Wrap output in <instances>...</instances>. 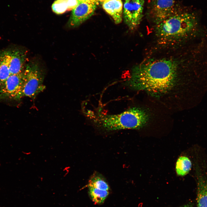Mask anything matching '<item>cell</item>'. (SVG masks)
<instances>
[{"label": "cell", "mask_w": 207, "mask_h": 207, "mask_svg": "<svg viewBox=\"0 0 207 207\" xmlns=\"http://www.w3.org/2000/svg\"><path fill=\"white\" fill-rule=\"evenodd\" d=\"M52 9L56 14H60L67 11L68 5L66 0H56L53 4Z\"/></svg>", "instance_id": "2e32d148"}, {"label": "cell", "mask_w": 207, "mask_h": 207, "mask_svg": "<svg viewBox=\"0 0 207 207\" xmlns=\"http://www.w3.org/2000/svg\"><path fill=\"white\" fill-rule=\"evenodd\" d=\"M80 2H91L97 4L99 2H103V0H79Z\"/></svg>", "instance_id": "ac0fdd59"}, {"label": "cell", "mask_w": 207, "mask_h": 207, "mask_svg": "<svg viewBox=\"0 0 207 207\" xmlns=\"http://www.w3.org/2000/svg\"><path fill=\"white\" fill-rule=\"evenodd\" d=\"M43 71L37 62H30L24 70L23 96L34 99L45 89Z\"/></svg>", "instance_id": "277c9868"}, {"label": "cell", "mask_w": 207, "mask_h": 207, "mask_svg": "<svg viewBox=\"0 0 207 207\" xmlns=\"http://www.w3.org/2000/svg\"><path fill=\"white\" fill-rule=\"evenodd\" d=\"M179 67L178 62L171 58L147 60L133 68L125 85L154 95L162 94L174 85Z\"/></svg>", "instance_id": "6da1fadb"}, {"label": "cell", "mask_w": 207, "mask_h": 207, "mask_svg": "<svg viewBox=\"0 0 207 207\" xmlns=\"http://www.w3.org/2000/svg\"><path fill=\"white\" fill-rule=\"evenodd\" d=\"M149 119L148 113L139 108H131L115 114L97 115L94 122L108 131L125 129H138L144 126Z\"/></svg>", "instance_id": "3957f363"}, {"label": "cell", "mask_w": 207, "mask_h": 207, "mask_svg": "<svg viewBox=\"0 0 207 207\" xmlns=\"http://www.w3.org/2000/svg\"><path fill=\"white\" fill-rule=\"evenodd\" d=\"M1 166V164L0 163V166Z\"/></svg>", "instance_id": "7402d4cb"}, {"label": "cell", "mask_w": 207, "mask_h": 207, "mask_svg": "<svg viewBox=\"0 0 207 207\" xmlns=\"http://www.w3.org/2000/svg\"><path fill=\"white\" fill-rule=\"evenodd\" d=\"M89 193L92 200L95 203H102L109 194V190H102L89 187Z\"/></svg>", "instance_id": "4fadbf2b"}, {"label": "cell", "mask_w": 207, "mask_h": 207, "mask_svg": "<svg viewBox=\"0 0 207 207\" xmlns=\"http://www.w3.org/2000/svg\"><path fill=\"white\" fill-rule=\"evenodd\" d=\"M9 68L4 53L0 55V87L10 75Z\"/></svg>", "instance_id": "5bb4252c"}, {"label": "cell", "mask_w": 207, "mask_h": 207, "mask_svg": "<svg viewBox=\"0 0 207 207\" xmlns=\"http://www.w3.org/2000/svg\"><path fill=\"white\" fill-rule=\"evenodd\" d=\"M197 187V207H207V177L198 165L195 166Z\"/></svg>", "instance_id": "30bf717a"}, {"label": "cell", "mask_w": 207, "mask_h": 207, "mask_svg": "<svg viewBox=\"0 0 207 207\" xmlns=\"http://www.w3.org/2000/svg\"><path fill=\"white\" fill-rule=\"evenodd\" d=\"M68 5L67 11L72 10L80 2L79 0H66Z\"/></svg>", "instance_id": "e0dca14e"}, {"label": "cell", "mask_w": 207, "mask_h": 207, "mask_svg": "<svg viewBox=\"0 0 207 207\" xmlns=\"http://www.w3.org/2000/svg\"><path fill=\"white\" fill-rule=\"evenodd\" d=\"M192 164L187 157H180L176 163V170L177 175L183 176L187 174L191 169Z\"/></svg>", "instance_id": "7c38bea8"}, {"label": "cell", "mask_w": 207, "mask_h": 207, "mask_svg": "<svg viewBox=\"0 0 207 207\" xmlns=\"http://www.w3.org/2000/svg\"><path fill=\"white\" fill-rule=\"evenodd\" d=\"M104 0H103V1Z\"/></svg>", "instance_id": "603a6c76"}, {"label": "cell", "mask_w": 207, "mask_h": 207, "mask_svg": "<svg viewBox=\"0 0 207 207\" xmlns=\"http://www.w3.org/2000/svg\"><path fill=\"white\" fill-rule=\"evenodd\" d=\"M181 207H191V206L189 205H185Z\"/></svg>", "instance_id": "44dd1931"}, {"label": "cell", "mask_w": 207, "mask_h": 207, "mask_svg": "<svg viewBox=\"0 0 207 207\" xmlns=\"http://www.w3.org/2000/svg\"><path fill=\"white\" fill-rule=\"evenodd\" d=\"M24 71L17 74H11L1 87L2 97L18 100L24 96Z\"/></svg>", "instance_id": "52a82bcc"}, {"label": "cell", "mask_w": 207, "mask_h": 207, "mask_svg": "<svg viewBox=\"0 0 207 207\" xmlns=\"http://www.w3.org/2000/svg\"><path fill=\"white\" fill-rule=\"evenodd\" d=\"M179 12L174 0H154L148 14L156 25Z\"/></svg>", "instance_id": "8992f818"}, {"label": "cell", "mask_w": 207, "mask_h": 207, "mask_svg": "<svg viewBox=\"0 0 207 207\" xmlns=\"http://www.w3.org/2000/svg\"><path fill=\"white\" fill-rule=\"evenodd\" d=\"M97 4L91 2H81L72 10L68 22L69 28L77 27L89 19L94 14Z\"/></svg>", "instance_id": "ba28073f"}, {"label": "cell", "mask_w": 207, "mask_h": 207, "mask_svg": "<svg viewBox=\"0 0 207 207\" xmlns=\"http://www.w3.org/2000/svg\"><path fill=\"white\" fill-rule=\"evenodd\" d=\"M144 3V0H125L122 17L131 30L136 29L142 20Z\"/></svg>", "instance_id": "5b68a950"}, {"label": "cell", "mask_w": 207, "mask_h": 207, "mask_svg": "<svg viewBox=\"0 0 207 207\" xmlns=\"http://www.w3.org/2000/svg\"><path fill=\"white\" fill-rule=\"evenodd\" d=\"M88 186L89 187L102 190H109V189L107 183L101 177L97 176H94L90 179Z\"/></svg>", "instance_id": "9a60e30c"}, {"label": "cell", "mask_w": 207, "mask_h": 207, "mask_svg": "<svg viewBox=\"0 0 207 207\" xmlns=\"http://www.w3.org/2000/svg\"><path fill=\"white\" fill-rule=\"evenodd\" d=\"M159 43L163 45L193 43L207 38V30L193 13L179 12L156 24Z\"/></svg>", "instance_id": "7a4b0ae2"}, {"label": "cell", "mask_w": 207, "mask_h": 207, "mask_svg": "<svg viewBox=\"0 0 207 207\" xmlns=\"http://www.w3.org/2000/svg\"><path fill=\"white\" fill-rule=\"evenodd\" d=\"M69 168H70L69 167H65V168H64V169L63 170H65V171H66V174H65L64 175V177L65 176L67 175V173H68V171H69V170H68V169H69Z\"/></svg>", "instance_id": "d6986e66"}, {"label": "cell", "mask_w": 207, "mask_h": 207, "mask_svg": "<svg viewBox=\"0 0 207 207\" xmlns=\"http://www.w3.org/2000/svg\"><path fill=\"white\" fill-rule=\"evenodd\" d=\"M4 53L10 74H17L23 72L26 65V55L25 51L17 50Z\"/></svg>", "instance_id": "9c48e42d"}, {"label": "cell", "mask_w": 207, "mask_h": 207, "mask_svg": "<svg viewBox=\"0 0 207 207\" xmlns=\"http://www.w3.org/2000/svg\"><path fill=\"white\" fill-rule=\"evenodd\" d=\"M102 7L112 17L116 24H118L121 22L123 10L121 0H104Z\"/></svg>", "instance_id": "8fae6325"}, {"label": "cell", "mask_w": 207, "mask_h": 207, "mask_svg": "<svg viewBox=\"0 0 207 207\" xmlns=\"http://www.w3.org/2000/svg\"><path fill=\"white\" fill-rule=\"evenodd\" d=\"M22 152L23 154H26V155H27L29 154H30V152H24V151H22Z\"/></svg>", "instance_id": "ffe728a7"}]
</instances>
